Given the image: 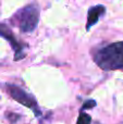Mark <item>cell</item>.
Returning <instances> with one entry per match:
<instances>
[{
  "label": "cell",
  "instance_id": "obj_2",
  "mask_svg": "<svg viewBox=\"0 0 123 124\" xmlns=\"http://www.w3.org/2000/svg\"><path fill=\"white\" fill-rule=\"evenodd\" d=\"M19 27L22 32L31 33L37 27L39 21V8L36 4H28L16 14Z\"/></svg>",
  "mask_w": 123,
  "mask_h": 124
},
{
  "label": "cell",
  "instance_id": "obj_4",
  "mask_svg": "<svg viewBox=\"0 0 123 124\" xmlns=\"http://www.w3.org/2000/svg\"><path fill=\"white\" fill-rule=\"evenodd\" d=\"M0 36H2L3 38H6L9 43L11 44L12 48L15 51V58L14 60H21L24 58V48L19 41L15 39L13 33L11 32V30L7 25L0 23Z\"/></svg>",
  "mask_w": 123,
  "mask_h": 124
},
{
  "label": "cell",
  "instance_id": "obj_3",
  "mask_svg": "<svg viewBox=\"0 0 123 124\" xmlns=\"http://www.w3.org/2000/svg\"><path fill=\"white\" fill-rule=\"evenodd\" d=\"M8 93L10 94V96L12 97L15 101H17V102H20L21 105L32 109L33 112H34L36 116H40L41 114V111L39 110V107L36 102V99H35L32 95L24 92L22 88L17 87V86H14V85H8Z\"/></svg>",
  "mask_w": 123,
  "mask_h": 124
},
{
  "label": "cell",
  "instance_id": "obj_6",
  "mask_svg": "<svg viewBox=\"0 0 123 124\" xmlns=\"http://www.w3.org/2000/svg\"><path fill=\"white\" fill-rule=\"evenodd\" d=\"M91 123H92L91 116H88L87 113H84V112H82L80 114V116L77 119V122H76V124H91Z\"/></svg>",
  "mask_w": 123,
  "mask_h": 124
},
{
  "label": "cell",
  "instance_id": "obj_1",
  "mask_svg": "<svg viewBox=\"0 0 123 124\" xmlns=\"http://www.w3.org/2000/svg\"><path fill=\"white\" fill-rule=\"evenodd\" d=\"M95 62L106 71L123 69V41L100 49L95 54Z\"/></svg>",
  "mask_w": 123,
  "mask_h": 124
},
{
  "label": "cell",
  "instance_id": "obj_7",
  "mask_svg": "<svg viewBox=\"0 0 123 124\" xmlns=\"http://www.w3.org/2000/svg\"><path fill=\"white\" fill-rule=\"evenodd\" d=\"M94 107H96V101L91 99V100H87L86 102H84V105H83V107H82V110L92 109V108H94Z\"/></svg>",
  "mask_w": 123,
  "mask_h": 124
},
{
  "label": "cell",
  "instance_id": "obj_5",
  "mask_svg": "<svg viewBox=\"0 0 123 124\" xmlns=\"http://www.w3.org/2000/svg\"><path fill=\"white\" fill-rule=\"evenodd\" d=\"M106 12V8L104 6H95L92 7L88 10V17H87V24H86V30L88 31L92 26H94L99 19L105 14Z\"/></svg>",
  "mask_w": 123,
  "mask_h": 124
}]
</instances>
